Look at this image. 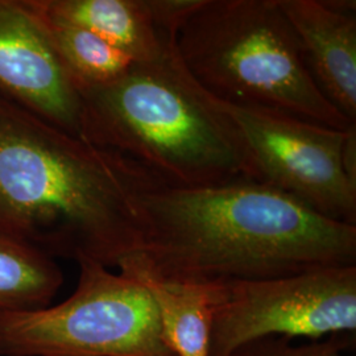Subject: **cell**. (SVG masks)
<instances>
[{
    "mask_svg": "<svg viewBox=\"0 0 356 356\" xmlns=\"http://www.w3.org/2000/svg\"><path fill=\"white\" fill-rule=\"evenodd\" d=\"M35 1L42 11L89 29L134 63L154 61L175 42V33L157 23L149 0Z\"/></svg>",
    "mask_w": 356,
    "mask_h": 356,
    "instance_id": "cell-10",
    "label": "cell"
},
{
    "mask_svg": "<svg viewBox=\"0 0 356 356\" xmlns=\"http://www.w3.org/2000/svg\"><path fill=\"white\" fill-rule=\"evenodd\" d=\"M79 138L116 153L166 188L250 179L242 143L214 97L185 70L175 42L101 86L76 88Z\"/></svg>",
    "mask_w": 356,
    "mask_h": 356,
    "instance_id": "cell-3",
    "label": "cell"
},
{
    "mask_svg": "<svg viewBox=\"0 0 356 356\" xmlns=\"http://www.w3.org/2000/svg\"><path fill=\"white\" fill-rule=\"evenodd\" d=\"M140 281L157 310L161 338L173 356H209L210 306L206 284L154 279L132 268L120 267Z\"/></svg>",
    "mask_w": 356,
    "mask_h": 356,
    "instance_id": "cell-11",
    "label": "cell"
},
{
    "mask_svg": "<svg viewBox=\"0 0 356 356\" xmlns=\"http://www.w3.org/2000/svg\"><path fill=\"white\" fill-rule=\"evenodd\" d=\"M218 103L241 139L251 181L282 191L322 216L356 226V185L343 166L348 129Z\"/></svg>",
    "mask_w": 356,
    "mask_h": 356,
    "instance_id": "cell-7",
    "label": "cell"
},
{
    "mask_svg": "<svg viewBox=\"0 0 356 356\" xmlns=\"http://www.w3.org/2000/svg\"><path fill=\"white\" fill-rule=\"evenodd\" d=\"M141 168L0 98V234L118 268L140 247Z\"/></svg>",
    "mask_w": 356,
    "mask_h": 356,
    "instance_id": "cell-2",
    "label": "cell"
},
{
    "mask_svg": "<svg viewBox=\"0 0 356 356\" xmlns=\"http://www.w3.org/2000/svg\"><path fill=\"white\" fill-rule=\"evenodd\" d=\"M279 3L321 92L341 114L356 123L355 1Z\"/></svg>",
    "mask_w": 356,
    "mask_h": 356,
    "instance_id": "cell-9",
    "label": "cell"
},
{
    "mask_svg": "<svg viewBox=\"0 0 356 356\" xmlns=\"http://www.w3.org/2000/svg\"><path fill=\"white\" fill-rule=\"evenodd\" d=\"M78 266L64 302L0 312V356H173L140 281L92 261Z\"/></svg>",
    "mask_w": 356,
    "mask_h": 356,
    "instance_id": "cell-5",
    "label": "cell"
},
{
    "mask_svg": "<svg viewBox=\"0 0 356 356\" xmlns=\"http://www.w3.org/2000/svg\"><path fill=\"white\" fill-rule=\"evenodd\" d=\"M45 28L58 58L74 86H101L123 76L134 61L89 29L42 11L35 0H26Z\"/></svg>",
    "mask_w": 356,
    "mask_h": 356,
    "instance_id": "cell-12",
    "label": "cell"
},
{
    "mask_svg": "<svg viewBox=\"0 0 356 356\" xmlns=\"http://www.w3.org/2000/svg\"><path fill=\"white\" fill-rule=\"evenodd\" d=\"M0 98L79 136L74 82L26 0H0Z\"/></svg>",
    "mask_w": 356,
    "mask_h": 356,
    "instance_id": "cell-8",
    "label": "cell"
},
{
    "mask_svg": "<svg viewBox=\"0 0 356 356\" xmlns=\"http://www.w3.org/2000/svg\"><path fill=\"white\" fill-rule=\"evenodd\" d=\"M140 247L119 267L188 284L356 266V226L254 181L154 185L139 198Z\"/></svg>",
    "mask_w": 356,
    "mask_h": 356,
    "instance_id": "cell-1",
    "label": "cell"
},
{
    "mask_svg": "<svg viewBox=\"0 0 356 356\" xmlns=\"http://www.w3.org/2000/svg\"><path fill=\"white\" fill-rule=\"evenodd\" d=\"M355 334H335L318 341L268 337L239 347L231 356H355L348 353Z\"/></svg>",
    "mask_w": 356,
    "mask_h": 356,
    "instance_id": "cell-14",
    "label": "cell"
},
{
    "mask_svg": "<svg viewBox=\"0 0 356 356\" xmlns=\"http://www.w3.org/2000/svg\"><path fill=\"white\" fill-rule=\"evenodd\" d=\"M191 78L220 102L347 131L316 85L279 0H195L175 35Z\"/></svg>",
    "mask_w": 356,
    "mask_h": 356,
    "instance_id": "cell-4",
    "label": "cell"
},
{
    "mask_svg": "<svg viewBox=\"0 0 356 356\" xmlns=\"http://www.w3.org/2000/svg\"><path fill=\"white\" fill-rule=\"evenodd\" d=\"M209 356H231L268 337L318 341L355 334L356 266L259 280L206 284Z\"/></svg>",
    "mask_w": 356,
    "mask_h": 356,
    "instance_id": "cell-6",
    "label": "cell"
},
{
    "mask_svg": "<svg viewBox=\"0 0 356 356\" xmlns=\"http://www.w3.org/2000/svg\"><path fill=\"white\" fill-rule=\"evenodd\" d=\"M63 284V270L51 256L0 234V312L47 307Z\"/></svg>",
    "mask_w": 356,
    "mask_h": 356,
    "instance_id": "cell-13",
    "label": "cell"
}]
</instances>
